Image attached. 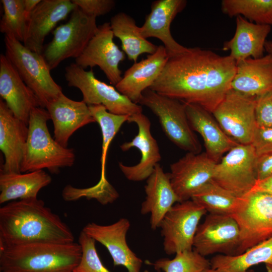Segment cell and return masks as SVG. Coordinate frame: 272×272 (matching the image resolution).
<instances>
[{
  "mask_svg": "<svg viewBox=\"0 0 272 272\" xmlns=\"http://www.w3.org/2000/svg\"><path fill=\"white\" fill-rule=\"evenodd\" d=\"M207 213L202 206L191 199L178 202L171 208L159 227L167 254L193 249L199 221Z\"/></svg>",
  "mask_w": 272,
  "mask_h": 272,
  "instance_id": "10",
  "label": "cell"
},
{
  "mask_svg": "<svg viewBox=\"0 0 272 272\" xmlns=\"http://www.w3.org/2000/svg\"><path fill=\"white\" fill-rule=\"evenodd\" d=\"M74 242L70 228L41 199L13 200L0 208V247Z\"/></svg>",
  "mask_w": 272,
  "mask_h": 272,
  "instance_id": "2",
  "label": "cell"
},
{
  "mask_svg": "<svg viewBox=\"0 0 272 272\" xmlns=\"http://www.w3.org/2000/svg\"><path fill=\"white\" fill-rule=\"evenodd\" d=\"M255 167L257 181L272 176V152L256 156Z\"/></svg>",
  "mask_w": 272,
  "mask_h": 272,
  "instance_id": "40",
  "label": "cell"
},
{
  "mask_svg": "<svg viewBox=\"0 0 272 272\" xmlns=\"http://www.w3.org/2000/svg\"><path fill=\"white\" fill-rule=\"evenodd\" d=\"M129 227L128 220L122 218L108 225L88 223L82 231L106 248L114 266H123L128 272H141L143 260L126 242V235Z\"/></svg>",
  "mask_w": 272,
  "mask_h": 272,
  "instance_id": "18",
  "label": "cell"
},
{
  "mask_svg": "<svg viewBox=\"0 0 272 272\" xmlns=\"http://www.w3.org/2000/svg\"><path fill=\"white\" fill-rule=\"evenodd\" d=\"M251 191L267 192L272 194V176L265 180L257 181Z\"/></svg>",
  "mask_w": 272,
  "mask_h": 272,
  "instance_id": "41",
  "label": "cell"
},
{
  "mask_svg": "<svg viewBox=\"0 0 272 272\" xmlns=\"http://www.w3.org/2000/svg\"><path fill=\"white\" fill-rule=\"evenodd\" d=\"M139 104L158 117L163 131L173 144L187 152L200 153L201 146L189 124L184 103L148 88L143 92Z\"/></svg>",
  "mask_w": 272,
  "mask_h": 272,
  "instance_id": "6",
  "label": "cell"
},
{
  "mask_svg": "<svg viewBox=\"0 0 272 272\" xmlns=\"http://www.w3.org/2000/svg\"><path fill=\"white\" fill-rule=\"evenodd\" d=\"M71 14L66 23L53 30L52 39L43 49L42 55L51 70L66 59L79 57L97 31L96 17L78 7Z\"/></svg>",
  "mask_w": 272,
  "mask_h": 272,
  "instance_id": "7",
  "label": "cell"
},
{
  "mask_svg": "<svg viewBox=\"0 0 272 272\" xmlns=\"http://www.w3.org/2000/svg\"><path fill=\"white\" fill-rule=\"evenodd\" d=\"M41 0H24V11L26 19Z\"/></svg>",
  "mask_w": 272,
  "mask_h": 272,
  "instance_id": "42",
  "label": "cell"
},
{
  "mask_svg": "<svg viewBox=\"0 0 272 272\" xmlns=\"http://www.w3.org/2000/svg\"><path fill=\"white\" fill-rule=\"evenodd\" d=\"M270 31V25L255 24L242 16H237L234 35L224 42L222 49L230 51L229 56L236 63L250 57H261Z\"/></svg>",
  "mask_w": 272,
  "mask_h": 272,
  "instance_id": "27",
  "label": "cell"
},
{
  "mask_svg": "<svg viewBox=\"0 0 272 272\" xmlns=\"http://www.w3.org/2000/svg\"><path fill=\"white\" fill-rule=\"evenodd\" d=\"M184 104L192 129L201 136L208 156L218 163L225 153L238 144L226 134L211 113L197 105Z\"/></svg>",
  "mask_w": 272,
  "mask_h": 272,
  "instance_id": "24",
  "label": "cell"
},
{
  "mask_svg": "<svg viewBox=\"0 0 272 272\" xmlns=\"http://www.w3.org/2000/svg\"><path fill=\"white\" fill-rule=\"evenodd\" d=\"M114 34L110 22L98 26L96 33L75 63L86 69L98 66L110 83L115 86L122 79L119 68L125 58V53L113 41Z\"/></svg>",
  "mask_w": 272,
  "mask_h": 272,
  "instance_id": "14",
  "label": "cell"
},
{
  "mask_svg": "<svg viewBox=\"0 0 272 272\" xmlns=\"http://www.w3.org/2000/svg\"><path fill=\"white\" fill-rule=\"evenodd\" d=\"M49 119L44 108L36 107L31 112L21 173L47 169L52 173H58L60 168L74 165V151L62 146L51 136L47 125Z\"/></svg>",
  "mask_w": 272,
  "mask_h": 272,
  "instance_id": "4",
  "label": "cell"
},
{
  "mask_svg": "<svg viewBox=\"0 0 272 272\" xmlns=\"http://www.w3.org/2000/svg\"><path fill=\"white\" fill-rule=\"evenodd\" d=\"M5 55L27 86L38 99L41 107L56 98L61 87L53 80L42 54L32 51L12 36L5 35Z\"/></svg>",
  "mask_w": 272,
  "mask_h": 272,
  "instance_id": "5",
  "label": "cell"
},
{
  "mask_svg": "<svg viewBox=\"0 0 272 272\" xmlns=\"http://www.w3.org/2000/svg\"><path fill=\"white\" fill-rule=\"evenodd\" d=\"M251 145L256 156L272 152V127L256 126Z\"/></svg>",
  "mask_w": 272,
  "mask_h": 272,
  "instance_id": "39",
  "label": "cell"
},
{
  "mask_svg": "<svg viewBox=\"0 0 272 272\" xmlns=\"http://www.w3.org/2000/svg\"><path fill=\"white\" fill-rule=\"evenodd\" d=\"M217 163L206 152H187L171 164L170 182L179 202L191 199L195 193L212 180Z\"/></svg>",
  "mask_w": 272,
  "mask_h": 272,
  "instance_id": "15",
  "label": "cell"
},
{
  "mask_svg": "<svg viewBox=\"0 0 272 272\" xmlns=\"http://www.w3.org/2000/svg\"><path fill=\"white\" fill-rule=\"evenodd\" d=\"M77 7L70 0H41L27 18L24 45L42 54L46 36Z\"/></svg>",
  "mask_w": 272,
  "mask_h": 272,
  "instance_id": "16",
  "label": "cell"
},
{
  "mask_svg": "<svg viewBox=\"0 0 272 272\" xmlns=\"http://www.w3.org/2000/svg\"><path fill=\"white\" fill-rule=\"evenodd\" d=\"M1 2L4 13L0 22V31L23 42L27 20L24 0H1Z\"/></svg>",
  "mask_w": 272,
  "mask_h": 272,
  "instance_id": "35",
  "label": "cell"
},
{
  "mask_svg": "<svg viewBox=\"0 0 272 272\" xmlns=\"http://www.w3.org/2000/svg\"><path fill=\"white\" fill-rule=\"evenodd\" d=\"M272 259V237L246 250L242 254L229 256L216 254L210 260L211 267L217 272H254L251 267L265 264Z\"/></svg>",
  "mask_w": 272,
  "mask_h": 272,
  "instance_id": "30",
  "label": "cell"
},
{
  "mask_svg": "<svg viewBox=\"0 0 272 272\" xmlns=\"http://www.w3.org/2000/svg\"><path fill=\"white\" fill-rule=\"evenodd\" d=\"M256 158L251 144H238L216 164L212 179L236 196L242 197L256 183Z\"/></svg>",
  "mask_w": 272,
  "mask_h": 272,
  "instance_id": "11",
  "label": "cell"
},
{
  "mask_svg": "<svg viewBox=\"0 0 272 272\" xmlns=\"http://www.w3.org/2000/svg\"><path fill=\"white\" fill-rule=\"evenodd\" d=\"M265 264L267 272H272V259Z\"/></svg>",
  "mask_w": 272,
  "mask_h": 272,
  "instance_id": "44",
  "label": "cell"
},
{
  "mask_svg": "<svg viewBox=\"0 0 272 272\" xmlns=\"http://www.w3.org/2000/svg\"><path fill=\"white\" fill-rule=\"evenodd\" d=\"M255 114L257 126L272 127V91L256 98Z\"/></svg>",
  "mask_w": 272,
  "mask_h": 272,
  "instance_id": "37",
  "label": "cell"
},
{
  "mask_svg": "<svg viewBox=\"0 0 272 272\" xmlns=\"http://www.w3.org/2000/svg\"><path fill=\"white\" fill-rule=\"evenodd\" d=\"M145 190L146 196L141 213L150 214L151 228L154 230L160 227L164 216L179 200L171 184L169 173L164 172L159 163L147 179Z\"/></svg>",
  "mask_w": 272,
  "mask_h": 272,
  "instance_id": "25",
  "label": "cell"
},
{
  "mask_svg": "<svg viewBox=\"0 0 272 272\" xmlns=\"http://www.w3.org/2000/svg\"><path fill=\"white\" fill-rule=\"evenodd\" d=\"M64 76L70 87L79 89L83 100L88 106L101 105L110 113L129 116L142 113L135 104L112 86L97 79L92 69L87 71L73 63L65 69Z\"/></svg>",
  "mask_w": 272,
  "mask_h": 272,
  "instance_id": "8",
  "label": "cell"
},
{
  "mask_svg": "<svg viewBox=\"0 0 272 272\" xmlns=\"http://www.w3.org/2000/svg\"><path fill=\"white\" fill-rule=\"evenodd\" d=\"M185 0H157L151 6V12L140 27L145 39L155 37L160 40L166 49L169 57L186 51L188 48L179 44L173 37L170 26L176 15L186 7Z\"/></svg>",
  "mask_w": 272,
  "mask_h": 272,
  "instance_id": "19",
  "label": "cell"
},
{
  "mask_svg": "<svg viewBox=\"0 0 272 272\" xmlns=\"http://www.w3.org/2000/svg\"><path fill=\"white\" fill-rule=\"evenodd\" d=\"M169 58L164 45L158 46L154 53L134 62L127 69L115 88L132 102L139 104L143 92L158 79Z\"/></svg>",
  "mask_w": 272,
  "mask_h": 272,
  "instance_id": "23",
  "label": "cell"
},
{
  "mask_svg": "<svg viewBox=\"0 0 272 272\" xmlns=\"http://www.w3.org/2000/svg\"><path fill=\"white\" fill-rule=\"evenodd\" d=\"M255 99L230 89L212 113L226 134L238 144H251L256 126Z\"/></svg>",
  "mask_w": 272,
  "mask_h": 272,
  "instance_id": "12",
  "label": "cell"
},
{
  "mask_svg": "<svg viewBox=\"0 0 272 272\" xmlns=\"http://www.w3.org/2000/svg\"><path fill=\"white\" fill-rule=\"evenodd\" d=\"M54 128V139L67 148L72 134L80 128L95 122L89 106L83 101L73 100L63 93L46 106Z\"/></svg>",
  "mask_w": 272,
  "mask_h": 272,
  "instance_id": "22",
  "label": "cell"
},
{
  "mask_svg": "<svg viewBox=\"0 0 272 272\" xmlns=\"http://www.w3.org/2000/svg\"><path fill=\"white\" fill-rule=\"evenodd\" d=\"M127 122L137 124L138 133L131 141L121 144L120 149L125 152L135 147L140 151L141 158L139 163L133 166H127L121 162H119L118 165L128 180L142 181L149 178L161 160L159 148L151 134V122L145 115L140 113L130 116Z\"/></svg>",
  "mask_w": 272,
  "mask_h": 272,
  "instance_id": "17",
  "label": "cell"
},
{
  "mask_svg": "<svg viewBox=\"0 0 272 272\" xmlns=\"http://www.w3.org/2000/svg\"><path fill=\"white\" fill-rule=\"evenodd\" d=\"M86 14L97 17L110 12L115 7L113 0H72Z\"/></svg>",
  "mask_w": 272,
  "mask_h": 272,
  "instance_id": "38",
  "label": "cell"
},
{
  "mask_svg": "<svg viewBox=\"0 0 272 272\" xmlns=\"http://www.w3.org/2000/svg\"><path fill=\"white\" fill-rule=\"evenodd\" d=\"M236 61L199 47L188 48L169 57L149 88L184 103L197 105L212 113L231 89Z\"/></svg>",
  "mask_w": 272,
  "mask_h": 272,
  "instance_id": "1",
  "label": "cell"
},
{
  "mask_svg": "<svg viewBox=\"0 0 272 272\" xmlns=\"http://www.w3.org/2000/svg\"><path fill=\"white\" fill-rule=\"evenodd\" d=\"M43 170L27 173H0V203L17 199L37 198L41 189L51 182Z\"/></svg>",
  "mask_w": 272,
  "mask_h": 272,
  "instance_id": "28",
  "label": "cell"
},
{
  "mask_svg": "<svg viewBox=\"0 0 272 272\" xmlns=\"http://www.w3.org/2000/svg\"><path fill=\"white\" fill-rule=\"evenodd\" d=\"M28 124L16 117L0 99V149L5 157L1 172L21 173Z\"/></svg>",
  "mask_w": 272,
  "mask_h": 272,
  "instance_id": "21",
  "label": "cell"
},
{
  "mask_svg": "<svg viewBox=\"0 0 272 272\" xmlns=\"http://www.w3.org/2000/svg\"><path fill=\"white\" fill-rule=\"evenodd\" d=\"M82 256L79 243H37L0 247L1 272H74Z\"/></svg>",
  "mask_w": 272,
  "mask_h": 272,
  "instance_id": "3",
  "label": "cell"
},
{
  "mask_svg": "<svg viewBox=\"0 0 272 272\" xmlns=\"http://www.w3.org/2000/svg\"><path fill=\"white\" fill-rule=\"evenodd\" d=\"M221 6L229 17L240 16L255 24L272 25V0H223Z\"/></svg>",
  "mask_w": 272,
  "mask_h": 272,
  "instance_id": "33",
  "label": "cell"
},
{
  "mask_svg": "<svg viewBox=\"0 0 272 272\" xmlns=\"http://www.w3.org/2000/svg\"><path fill=\"white\" fill-rule=\"evenodd\" d=\"M96 241L82 231L78 243L82 249L80 262L74 272H111L102 262L97 253Z\"/></svg>",
  "mask_w": 272,
  "mask_h": 272,
  "instance_id": "36",
  "label": "cell"
},
{
  "mask_svg": "<svg viewBox=\"0 0 272 272\" xmlns=\"http://www.w3.org/2000/svg\"><path fill=\"white\" fill-rule=\"evenodd\" d=\"M191 199L209 214L228 216L237 212L241 201V197L236 196L213 179L195 193Z\"/></svg>",
  "mask_w": 272,
  "mask_h": 272,
  "instance_id": "31",
  "label": "cell"
},
{
  "mask_svg": "<svg viewBox=\"0 0 272 272\" xmlns=\"http://www.w3.org/2000/svg\"><path fill=\"white\" fill-rule=\"evenodd\" d=\"M201 272H217L216 270H215L214 269H212L211 267L205 269L201 271Z\"/></svg>",
  "mask_w": 272,
  "mask_h": 272,
  "instance_id": "45",
  "label": "cell"
},
{
  "mask_svg": "<svg viewBox=\"0 0 272 272\" xmlns=\"http://www.w3.org/2000/svg\"><path fill=\"white\" fill-rule=\"evenodd\" d=\"M232 216L240 229L239 255L272 237V194L250 191L241 197L239 208Z\"/></svg>",
  "mask_w": 272,
  "mask_h": 272,
  "instance_id": "9",
  "label": "cell"
},
{
  "mask_svg": "<svg viewBox=\"0 0 272 272\" xmlns=\"http://www.w3.org/2000/svg\"><path fill=\"white\" fill-rule=\"evenodd\" d=\"M0 96L14 116L27 124L32 110L41 107L35 94L4 54L0 55Z\"/></svg>",
  "mask_w": 272,
  "mask_h": 272,
  "instance_id": "20",
  "label": "cell"
},
{
  "mask_svg": "<svg viewBox=\"0 0 272 272\" xmlns=\"http://www.w3.org/2000/svg\"><path fill=\"white\" fill-rule=\"evenodd\" d=\"M240 237L239 226L232 216L209 214L197 227L193 248L204 257L214 254L237 255Z\"/></svg>",
  "mask_w": 272,
  "mask_h": 272,
  "instance_id": "13",
  "label": "cell"
},
{
  "mask_svg": "<svg viewBox=\"0 0 272 272\" xmlns=\"http://www.w3.org/2000/svg\"><path fill=\"white\" fill-rule=\"evenodd\" d=\"M265 50L267 53L272 54V41L266 40L265 44Z\"/></svg>",
  "mask_w": 272,
  "mask_h": 272,
  "instance_id": "43",
  "label": "cell"
},
{
  "mask_svg": "<svg viewBox=\"0 0 272 272\" xmlns=\"http://www.w3.org/2000/svg\"><path fill=\"white\" fill-rule=\"evenodd\" d=\"M89 108L92 116L100 126L102 137V153L100 159L101 177L97 184L106 186L110 184L105 177V172L108 149L110 143L122 125L128 121L129 116L110 113L101 105H90Z\"/></svg>",
  "mask_w": 272,
  "mask_h": 272,
  "instance_id": "32",
  "label": "cell"
},
{
  "mask_svg": "<svg viewBox=\"0 0 272 272\" xmlns=\"http://www.w3.org/2000/svg\"><path fill=\"white\" fill-rule=\"evenodd\" d=\"M231 89L255 98L272 91V54L237 62Z\"/></svg>",
  "mask_w": 272,
  "mask_h": 272,
  "instance_id": "26",
  "label": "cell"
},
{
  "mask_svg": "<svg viewBox=\"0 0 272 272\" xmlns=\"http://www.w3.org/2000/svg\"><path fill=\"white\" fill-rule=\"evenodd\" d=\"M158 272H201L211 268V263L194 250L176 254L174 258H160L152 263Z\"/></svg>",
  "mask_w": 272,
  "mask_h": 272,
  "instance_id": "34",
  "label": "cell"
},
{
  "mask_svg": "<svg viewBox=\"0 0 272 272\" xmlns=\"http://www.w3.org/2000/svg\"><path fill=\"white\" fill-rule=\"evenodd\" d=\"M110 26L114 36L121 41L122 51L130 60L137 62L143 53H154L158 46L144 38L134 20L128 14L120 12L110 19Z\"/></svg>",
  "mask_w": 272,
  "mask_h": 272,
  "instance_id": "29",
  "label": "cell"
}]
</instances>
